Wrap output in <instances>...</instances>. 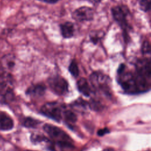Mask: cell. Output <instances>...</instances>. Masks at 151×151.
I'll return each mask as SVG.
<instances>
[{
    "instance_id": "1",
    "label": "cell",
    "mask_w": 151,
    "mask_h": 151,
    "mask_svg": "<svg viewBox=\"0 0 151 151\" xmlns=\"http://www.w3.org/2000/svg\"><path fill=\"white\" fill-rule=\"evenodd\" d=\"M43 129L52 140L54 151H76L74 141L64 130L51 124H45Z\"/></svg>"
},
{
    "instance_id": "2",
    "label": "cell",
    "mask_w": 151,
    "mask_h": 151,
    "mask_svg": "<svg viewBox=\"0 0 151 151\" xmlns=\"http://www.w3.org/2000/svg\"><path fill=\"white\" fill-rule=\"evenodd\" d=\"M150 57H143L137 60L134 64V72L136 76L138 93L150 90L151 87Z\"/></svg>"
},
{
    "instance_id": "3",
    "label": "cell",
    "mask_w": 151,
    "mask_h": 151,
    "mask_svg": "<svg viewBox=\"0 0 151 151\" xmlns=\"http://www.w3.org/2000/svg\"><path fill=\"white\" fill-rule=\"evenodd\" d=\"M117 81L124 92L129 94L138 93L134 70L128 68L125 64H121L117 71Z\"/></svg>"
},
{
    "instance_id": "4",
    "label": "cell",
    "mask_w": 151,
    "mask_h": 151,
    "mask_svg": "<svg viewBox=\"0 0 151 151\" xmlns=\"http://www.w3.org/2000/svg\"><path fill=\"white\" fill-rule=\"evenodd\" d=\"M111 13L113 19L123 31L124 41L128 42L130 40L129 31L132 29L128 21V17L130 14L129 8L125 5H117L111 7Z\"/></svg>"
},
{
    "instance_id": "5",
    "label": "cell",
    "mask_w": 151,
    "mask_h": 151,
    "mask_svg": "<svg viewBox=\"0 0 151 151\" xmlns=\"http://www.w3.org/2000/svg\"><path fill=\"white\" fill-rule=\"evenodd\" d=\"M90 82L93 90L106 97H111L110 78L100 71H95L90 76Z\"/></svg>"
},
{
    "instance_id": "6",
    "label": "cell",
    "mask_w": 151,
    "mask_h": 151,
    "mask_svg": "<svg viewBox=\"0 0 151 151\" xmlns=\"http://www.w3.org/2000/svg\"><path fill=\"white\" fill-rule=\"evenodd\" d=\"M65 106L61 103L54 101L44 104L40 109V112L45 116L54 120L57 122H60L63 119V115Z\"/></svg>"
},
{
    "instance_id": "7",
    "label": "cell",
    "mask_w": 151,
    "mask_h": 151,
    "mask_svg": "<svg viewBox=\"0 0 151 151\" xmlns=\"http://www.w3.org/2000/svg\"><path fill=\"white\" fill-rule=\"evenodd\" d=\"M51 90L55 94L64 96L68 91V84L66 80L60 76H55L48 80Z\"/></svg>"
},
{
    "instance_id": "8",
    "label": "cell",
    "mask_w": 151,
    "mask_h": 151,
    "mask_svg": "<svg viewBox=\"0 0 151 151\" xmlns=\"http://www.w3.org/2000/svg\"><path fill=\"white\" fill-rule=\"evenodd\" d=\"M94 9L90 6H82L75 9L71 14L72 18L78 22H88L94 19Z\"/></svg>"
},
{
    "instance_id": "9",
    "label": "cell",
    "mask_w": 151,
    "mask_h": 151,
    "mask_svg": "<svg viewBox=\"0 0 151 151\" xmlns=\"http://www.w3.org/2000/svg\"><path fill=\"white\" fill-rule=\"evenodd\" d=\"M60 31L62 37L64 39H70L73 38L75 34L74 24L70 21H65L59 25Z\"/></svg>"
},
{
    "instance_id": "10",
    "label": "cell",
    "mask_w": 151,
    "mask_h": 151,
    "mask_svg": "<svg viewBox=\"0 0 151 151\" xmlns=\"http://www.w3.org/2000/svg\"><path fill=\"white\" fill-rule=\"evenodd\" d=\"M77 87L78 91L86 97H89L93 92L90 84L84 78H81L77 81Z\"/></svg>"
},
{
    "instance_id": "11",
    "label": "cell",
    "mask_w": 151,
    "mask_h": 151,
    "mask_svg": "<svg viewBox=\"0 0 151 151\" xmlns=\"http://www.w3.org/2000/svg\"><path fill=\"white\" fill-rule=\"evenodd\" d=\"M14 127L13 120L8 115L0 113V129L2 130H9Z\"/></svg>"
},
{
    "instance_id": "12",
    "label": "cell",
    "mask_w": 151,
    "mask_h": 151,
    "mask_svg": "<svg viewBox=\"0 0 151 151\" xmlns=\"http://www.w3.org/2000/svg\"><path fill=\"white\" fill-rule=\"evenodd\" d=\"M45 86L41 84L33 85L28 88L27 94L32 97H41L44 95L45 91Z\"/></svg>"
},
{
    "instance_id": "13",
    "label": "cell",
    "mask_w": 151,
    "mask_h": 151,
    "mask_svg": "<svg viewBox=\"0 0 151 151\" xmlns=\"http://www.w3.org/2000/svg\"><path fill=\"white\" fill-rule=\"evenodd\" d=\"M63 119L68 126L74 125L77 120L76 114L73 111L65 109L63 112Z\"/></svg>"
},
{
    "instance_id": "14",
    "label": "cell",
    "mask_w": 151,
    "mask_h": 151,
    "mask_svg": "<svg viewBox=\"0 0 151 151\" xmlns=\"http://www.w3.org/2000/svg\"><path fill=\"white\" fill-rule=\"evenodd\" d=\"M104 32L101 30H93L89 34V39L91 43L97 45L104 37Z\"/></svg>"
},
{
    "instance_id": "15",
    "label": "cell",
    "mask_w": 151,
    "mask_h": 151,
    "mask_svg": "<svg viewBox=\"0 0 151 151\" xmlns=\"http://www.w3.org/2000/svg\"><path fill=\"white\" fill-rule=\"evenodd\" d=\"M14 64V57L12 55H6L2 59V65L6 69H11Z\"/></svg>"
},
{
    "instance_id": "16",
    "label": "cell",
    "mask_w": 151,
    "mask_h": 151,
    "mask_svg": "<svg viewBox=\"0 0 151 151\" xmlns=\"http://www.w3.org/2000/svg\"><path fill=\"white\" fill-rule=\"evenodd\" d=\"M88 103L82 99H78L72 104V107L77 110H85L87 109ZM89 106V105H88Z\"/></svg>"
},
{
    "instance_id": "17",
    "label": "cell",
    "mask_w": 151,
    "mask_h": 151,
    "mask_svg": "<svg viewBox=\"0 0 151 151\" xmlns=\"http://www.w3.org/2000/svg\"><path fill=\"white\" fill-rule=\"evenodd\" d=\"M40 123L41 122L38 121V120H36L31 117H26L22 121L23 126L28 128H34Z\"/></svg>"
},
{
    "instance_id": "18",
    "label": "cell",
    "mask_w": 151,
    "mask_h": 151,
    "mask_svg": "<svg viewBox=\"0 0 151 151\" xmlns=\"http://www.w3.org/2000/svg\"><path fill=\"white\" fill-rule=\"evenodd\" d=\"M68 71L74 77H77L79 74V69L77 63L75 59H73L68 66Z\"/></svg>"
},
{
    "instance_id": "19",
    "label": "cell",
    "mask_w": 151,
    "mask_h": 151,
    "mask_svg": "<svg viewBox=\"0 0 151 151\" xmlns=\"http://www.w3.org/2000/svg\"><path fill=\"white\" fill-rule=\"evenodd\" d=\"M141 51H142V53L143 54V55H148L149 56H150V42L148 40H145V41H143L142 46H141Z\"/></svg>"
},
{
    "instance_id": "20",
    "label": "cell",
    "mask_w": 151,
    "mask_h": 151,
    "mask_svg": "<svg viewBox=\"0 0 151 151\" xmlns=\"http://www.w3.org/2000/svg\"><path fill=\"white\" fill-rule=\"evenodd\" d=\"M150 1L151 0H140L139 8L140 9L145 12H147L150 9Z\"/></svg>"
},
{
    "instance_id": "21",
    "label": "cell",
    "mask_w": 151,
    "mask_h": 151,
    "mask_svg": "<svg viewBox=\"0 0 151 151\" xmlns=\"http://www.w3.org/2000/svg\"><path fill=\"white\" fill-rule=\"evenodd\" d=\"M6 88V84L5 81L2 80H0V94L2 93V92H8L9 91V89L5 90V88Z\"/></svg>"
},
{
    "instance_id": "22",
    "label": "cell",
    "mask_w": 151,
    "mask_h": 151,
    "mask_svg": "<svg viewBox=\"0 0 151 151\" xmlns=\"http://www.w3.org/2000/svg\"><path fill=\"white\" fill-rule=\"evenodd\" d=\"M38 1L48 4H55L57 3L60 0H37Z\"/></svg>"
},
{
    "instance_id": "23",
    "label": "cell",
    "mask_w": 151,
    "mask_h": 151,
    "mask_svg": "<svg viewBox=\"0 0 151 151\" xmlns=\"http://www.w3.org/2000/svg\"><path fill=\"white\" fill-rule=\"evenodd\" d=\"M109 129H107V128H105V129H100V130H99V131H98V132H97V134L99 135V136H103V135H104V134H105L106 133H109Z\"/></svg>"
},
{
    "instance_id": "24",
    "label": "cell",
    "mask_w": 151,
    "mask_h": 151,
    "mask_svg": "<svg viewBox=\"0 0 151 151\" xmlns=\"http://www.w3.org/2000/svg\"><path fill=\"white\" fill-rule=\"evenodd\" d=\"M101 0H89V1L93 4L94 5H97L99 4L100 2H101Z\"/></svg>"
},
{
    "instance_id": "25",
    "label": "cell",
    "mask_w": 151,
    "mask_h": 151,
    "mask_svg": "<svg viewBox=\"0 0 151 151\" xmlns=\"http://www.w3.org/2000/svg\"><path fill=\"white\" fill-rule=\"evenodd\" d=\"M102 151H114V150L113 149H111V148H109V149H104Z\"/></svg>"
},
{
    "instance_id": "26",
    "label": "cell",
    "mask_w": 151,
    "mask_h": 151,
    "mask_svg": "<svg viewBox=\"0 0 151 151\" xmlns=\"http://www.w3.org/2000/svg\"><path fill=\"white\" fill-rule=\"evenodd\" d=\"M26 151H34V150H26Z\"/></svg>"
},
{
    "instance_id": "27",
    "label": "cell",
    "mask_w": 151,
    "mask_h": 151,
    "mask_svg": "<svg viewBox=\"0 0 151 151\" xmlns=\"http://www.w3.org/2000/svg\"><path fill=\"white\" fill-rule=\"evenodd\" d=\"M146 151H150V150H146Z\"/></svg>"
}]
</instances>
